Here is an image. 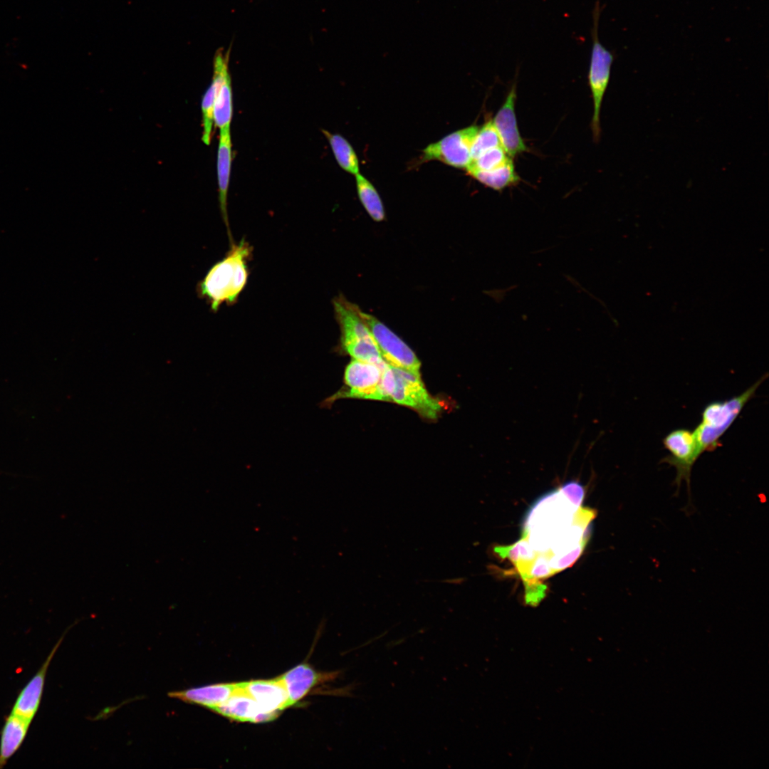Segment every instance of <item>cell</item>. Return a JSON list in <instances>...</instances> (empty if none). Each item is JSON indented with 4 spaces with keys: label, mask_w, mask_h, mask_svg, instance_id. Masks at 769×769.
<instances>
[{
    "label": "cell",
    "mask_w": 769,
    "mask_h": 769,
    "mask_svg": "<svg viewBox=\"0 0 769 769\" xmlns=\"http://www.w3.org/2000/svg\"><path fill=\"white\" fill-rule=\"evenodd\" d=\"M251 246L242 239L234 244L227 255L214 264L199 282V295L217 311L221 304L234 303L248 280L247 261L251 256Z\"/></svg>",
    "instance_id": "6da1fadb"
},
{
    "label": "cell",
    "mask_w": 769,
    "mask_h": 769,
    "mask_svg": "<svg viewBox=\"0 0 769 769\" xmlns=\"http://www.w3.org/2000/svg\"><path fill=\"white\" fill-rule=\"evenodd\" d=\"M352 360L345 367L344 385L320 403L322 408H330L340 399H365L392 402L395 380L390 365Z\"/></svg>",
    "instance_id": "7a4b0ae2"
},
{
    "label": "cell",
    "mask_w": 769,
    "mask_h": 769,
    "mask_svg": "<svg viewBox=\"0 0 769 769\" xmlns=\"http://www.w3.org/2000/svg\"><path fill=\"white\" fill-rule=\"evenodd\" d=\"M768 377V373L765 374L738 395L727 400L711 402L705 407L701 422L694 431L701 455L706 451H714L721 445L722 436Z\"/></svg>",
    "instance_id": "3957f363"
},
{
    "label": "cell",
    "mask_w": 769,
    "mask_h": 769,
    "mask_svg": "<svg viewBox=\"0 0 769 769\" xmlns=\"http://www.w3.org/2000/svg\"><path fill=\"white\" fill-rule=\"evenodd\" d=\"M333 303L340 329V352L379 366L387 365L369 328L357 314L355 304L343 296L335 298Z\"/></svg>",
    "instance_id": "277c9868"
},
{
    "label": "cell",
    "mask_w": 769,
    "mask_h": 769,
    "mask_svg": "<svg viewBox=\"0 0 769 769\" xmlns=\"http://www.w3.org/2000/svg\"><path fill=\"white\" fill-rule=\"evenodd\" d=\"M601 6L597 1L592 10V50L588 71V83L593 100L592 130L593 138L598 141L600 136V115L602 100L608 86L614 54L600 42L598 36Z\"/></svg>",
    "instance_id": "5b68a950"
},
{
    "label": "cell",
    "mask_w": 769,
    "mask_h": 769,
    "mask_svg": "<svg viewBox=\"0 0 769 769\" xmlns=\"http://www.w3.org/2000/svg\"><path fill=\"white\" fill-rule=\"evenodd\" d=\"M355 310L369 328L385 362L421 375V362L412 350L375 316L362 311L356 305Z\"/></svg>",
    "instance_id": "8992f818"
},
{
    "label": "cell",
    "mask_w": 769,
    "mask_h": 769,
    "mask_svg": "<svg viewBox=\"0 0 769 769\" xmlns=\"http://www.w3.org/2000/svg\"><path fill=\"white\" fill-rule=\"evenodd\" d=\"M391 367L395 380L392 402L410 407L427 419H437L443 410L442 403L427 392L421 375Z\"/></svg>",
    "instance_id": "52a82bcc"
},
{
    "label": "cell",
    "mask_w": 769,
    "mask_h": 769,
    "mask_svg": "<svg viewBox=\"0 0 769 769\" xmlns=\"http://www.w3.org/2000/svg\"><path fill=\"white\" fill-rule=\"evenodd\" d=\"M663 444L670 454L663 458L661 462L674 466L676 471V476L673 481L676 486V493L674 495L679 494L681 482L684 481L687 486L689 503L691 505V472L694 464L701 456L694 433L686 429L673 430L664 438Z\"/></svg>",
    "instance_id": "ba28073f"
},
{
    "label": "cell",
    "mask_w": 769,
    "mask_h": 769,
    "mask_svg": "<svg viewBox=\"0 0 769 769\" xmlns=\"http://www.w3.org/2000/svg\"><path fill=\"white\" fill-rule=\"evenodd\" d=\"M475 125L454 132L424 150L423 159L438 160L457 168H467L471 162V149L478 131Z\"/></svg>",
    "instance_id": "9c48e42d"
},
{
    "label": "cell",
    "mask_w": 769,
    "mask_h": 769,
    "mask_svg": "<svg viewBox=\"0 0 769 769\" xmlns=\"http://www.w3.org/2000/svg\"><path fill=\"white\" fill-rule=\"evenodd\" d=\"M229 50H218L214 59L213 79L216 83L214 124L219 128L230 126L233 115L232 90L229 72Z\"/></svg>",
    "instance_id": "30bf717a"
},
{
    "label": "cell",
    "mask_w": 769,
    "mask_h": 769,
    "mask_svg": "<svg viewBox=\"0 0 769 769\" xmlns=\"http://www.w3.org/2000/svg\"><path fill=\"white\" fill-rule=\"evenodd\" d=\"M516 98V85L514 83L504 103L492 120L501 145L510 157L528 150L518 128L515 113Z\"/></svg>",
    "instance_id": "8fae6325"
},
{
    "label": "cell",
    "mask_w": 769,
    "mask_h": 769,
    "mask_svg": "<svg viewBox=\"0 0 769 769\" xmlns=\"http://www.w3.org/2000/svg\"><path fill=\"white\" fill-rule=\"evenodd\" d=\"M212 711L234 720L252 723L269 721L279 714L262 708L244 689L241 683H238L236 689L227 700Z\"/></svg>",
    "instance_id": "7c38bea8"
},
{
    "label": "cell",
    "mask_w": 769,
    "mask_h": 769,
    "mask_svg": "<svg viewBox=\"0 0 769 769\" xmlns=\"http://www.w3.org/2000/svg\"><path fill=\"white\" fill-rule=\"evenodd\" d=\"M61 640L62 639L58 641L38 671L21 690L13 705L11 713L32 721L41 705L48 666Z\"/></svg>",
    "instance_id": "4fadbf2b"
},
{
    "label": "cell",
    "mask_w": 769,
    "mask_h": 769,
    "mask_svg": "<svg viewBox=\"0 0 769 769\" xmlns=\"http://www.w3.org/2000/svg\"><path fill=\"white\" fill-rule=\"evenodd\" d=\"M244 689L268 712L279 713L291 706L286 689L280 677L241 682Z\"/></svg>",
    "instance_id": "5bb4252c"
},
{
    "label": "cell",
    "mask_w": 769,
    "mask_h": 769,
    "mask_svg": "<svg viewBox=\"0 0 769 769\" xmlns=\"http://www.w3.org/2000/svg\"><path fill=\"white\" fill-rule=\"evenodd\" d=\"M232 161L231 139L230 126L220 129L217 154V179L219 186V206L224 222L228 227L230 234L228 211L227 194L229 185L231 166Z\"/></svg>",
    "instance_id": "9a60e30c"
},
{
    "label": "cell",
    "mask_w": 769,
    "mask_h": 769,
    "mask_svg": "<svg viewBox=\"0 0 769 769\" xmlns=\"http://www.w3.org/2000/svg\"><path fill=\"white\" fill-rule=\"evenodd\" d=\"M237 686L238 683L214 684L172 691L169 696L214 710L229 698Z\"/></svg>",
    "instance_id": "2e32d148"
},
{
    "label": "cell",
    "mask_w": 769,
    "mask_h": 769,
    "mask_svg": "<svg viewBox=\"0 0 769 769\" xmlns=\"http://www.w3.org/2000/svg\"><path fill=\"white\" fill-rule=\"evenodd\" d=\"M31 723V721L11 712L6 717L0 734V769L21 746Z\"/></svg>",
    "instance_id": "e0dca14e"
},
{
    "label": "cell",
    "mask_w": 769,
    "mask_h": 769,
    "mask_svg": "<svg viewBox=\"0 0 769 769\" xmlns=\"http://www.w3.org/2000/svg\"><path fill=\"white\" fill-rule=\"evenodd\" d=\"M279 677L286 689L291 706L303 699L325 676L318 673L309 664H300Z\"/></svg>",
    "instance_id": "ac0fdd59"
},
{
    "label": "cell",
    "mask_w": 769,
    "mask_h": 769,
    "mask_svg": "<svg viewBox=\"0 0 769 769\" xmlns=\"http://www.w3.org/2000/svg\"><path fill=\"white\" fill-rule=\"evenodd\" d=\"M467 172L481 184L497 191H501L519 181V177L516 172L513 162L510 157L501 165L493 169L472 170Z\"/></svg>",
    "instance_id": "d6986e66"
},
{
    "label": "cell",
    "mask_w": 769,
    "mask_h": 769,
    "mask_svg": "<svg viewBox=\"0 0 769 769\" xmlns=\"http://www.w3.org/2000/svg\"><path fill=\"white\" fill-rule=\"evenodd\" d=\"M338 164L346 172L359 173L358 159L350 144L341 135L323 131Z\"/></svg>",
    "instance_id": "ffe728a7"
},
{
    "label": "cell",
    "mask_w": 769,
    "mask_h": 769,
    "mask_svg": "<svg viewBox=\"0 0 769 769\" xmlns=\"http://www.w3.org/2000/svg\"><path fill=\"white\" fill-rule=\"evenodd\" d=\"M358 197L364 208L376 221L384 219V211L381 199L374 186L360 173L355 175Z\"/></svg>",
    "instance_id": "44dd1931"
},
{
    "label": "cell",
    "mask_w": 769,
    "mask_h": 769,
    "mask_svg": "<svg viewBox=\"0 0 769 769\" xmlns=\"http://www.w3.org/2000/svg\"><path fill=\"white\" fill-rule=\"evenodd\" d=\"M502 146L498 134L492 120H488L478 131L471 145V161L484 152L493 147Z\"/></svg>",
    "instance_id": "7402d4cb"
},
{
    "label": "cell",
    "mask_w": 769,
    "mask_h": 769,
    "mask_svg": "<svg viewBox=\"0 0 769 769\" xmlns=\"http://www.w3.org/2000/svg\"><path fill=\"white\" fill-rule=\"evenodd\" d=\"M216 83H212L206 90L202 101L203 132L202 140L205 145H209L211 139L212 127L214 124V100L216 92Z\"/></svg>",
    "instance_id": "603a6c76"
},
{
    "label": "cell",
    "mask_w": 769,
    "mask_h": 769,
    "mask_svg": "<svg viewBox=\"0 0 769 769\" xmlns=\"http://www.w3.org/2000/svg\"><path fill=\"white\" fill-rule=\"evenodd\" d=\"M509 157L503 147L498 146L484 152L476 159L472 160L466 170L467 172L491 170L501 165Z\"/></svg>",
    "instance_id": "cb8c5ba5"
},
{
    "label": "cell",
    "mask_w": 769,
    "mask_h": 769,
    "mask_svg": "<svg viewBox=\"0 0 769 769\" xmlns=\"http://www.w3.org/2000/svg\"><path fill=\"white\" fill-rule=\"evenodd\" d=\"M523 583L525 604L532 607L537 606L545 597L547 586L536 579H529L523 581Z\"/></svg>",
    "instance_id": "d4e9b609"
},
{
    "label": "cell",
    "mask_w": 769,
    "mask_h": 769,
    "mask_svg": "<svg viewBox=\"0 0 769 769\" xmlns=\"http://www.w3.org/2000/svg\"><path fill=\"white\" fill-rule=\"evenodd\" d=\"M587 543H582L579 544L572 550L569 551L566 554L556 559L549 560V565L554 573L558 572L560 570H564L572 564L577 560L582 553Z\"/></svg>",
    "instance_id": "484cf974"
},
{
    "label": "cell",
    "mask_w": 769,
    "mask_h": 769,
    "mask_svg": "<svg viewBox=\"0 0 769 769\" xmlns=\"http://www.w3.org/2000/svg\"><path fill=\"white\" fill-rule=\"evenodd\" d=\"M560 489L572 504L577 508L580 506L585 496V489L580 483L573 481H568Z\"/></svg>",
    "instance_id": "4316f807"
},
{
    "label": "cell",
    "mask_w": 769,
    "mask_h": 769,
    "mask_svg": "<svg viewBox=\"0 0 769 769\" xmlns=\"http://www.w3.org/2000/svg\"><path fill=\"white\" fill-rule=\"evenodd\" d=\"M553 574V572L549 565L548 558L545 556L540 555L535 558L533 560L529 572V578L528 580L545 578Z\"/></svg>",
    "instance_id": "83f0119b"
}]
</instances>
